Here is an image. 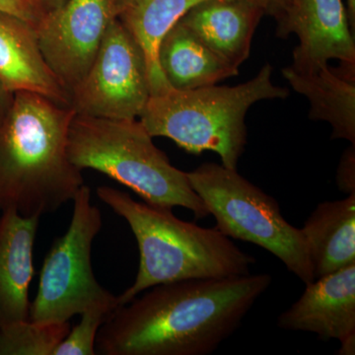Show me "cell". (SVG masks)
I'll use <instances>...</instances> for the list:
<instances>
[{
	"label": "cell",
	"instance_id": "obj_22",
	"mask_svg": "<svg viewBox=\"0 0 355 355\" xmlns=\"http://www.w3.org/2000/svg\"><path fill=\"white\" fill-rule=\"evenodd\" d=\"M0 11L17 16L34 25L38 24L44 16L31 0H0Z\"/></svg>",
	"mask_w": 355,
	"mask_h": 355
},
{
	"label": "cell",
	"instance_id": "obj_23",
	"mask_svg": "<svg viewBox=\"0 0 355 355\" xmlns=\"http://www.w3.org/2000/svg\"><path fill=\"white\" fill-rule=\"evenodd\" d=\"M251 1L260 7L263 13L273 16L279 23L284 17L291 0H251Z\"/></svg>",
	"mask_w": 355,
	"mask_h": 355
},
{
	"label": "cell",
	"instance_id": "obj_15",
	"mask_svg": "<svg viewBox=\"0 0 355 355\" xmlns=\"http://www.w3.org/2000/svg\"><path fill=\"white\" fill-rule=\"evenodd\" d=\"M284 78L310 103L311 120L323 121L333 128L331 139L355 144V67L340 64L298 71L287 67Z\"/></svg>",
	"mask_w": 355,
	"mask_h": 355
},
{
	"label": "cell",
	"instance_id": "obj_5",
	"mask_svg": "<svg viewBox=\"0 0 355 355\" xmlns=\"http://www.w3.org/2000/svg\"><path fill=\"white\" fill-rule=\"evenodd\" d=\"M137 120H111L76 114L67 139L70 162L79 170L101 172L128 187L144 202L191 210L196 219L209 216L191 188L187 172L177 169L153 144Z\"/></svg>",
	"mask_w": 355,
	"mask_h": 355
},
{
	"label": "cell",
	"instance_id": "obj_10",
	"mask_svg": "<svg viewBox=\"0 0 355 355\" xmlns=\"http://www.w3.org/2000/svg\"><path fill=\"white\" fill-rule=\"evenodd\" d=\"M292 33L299 40L292 69L311 71L331 60L355 67L354 32L343 0H291L277 34L287 37Z\"/></svg>",
	"mask_w": 355,
	"mask_h": 355
},
{
	"label": "cell",
	"instance_id": "obj_6",
	"mask_svg": "<svg viewBox=\"0 0 355 355\" xmlns=\"http://www.w3.org/2000/svg\"><path fill=\"white\" fill-rule=\"evenodd\" d=\"M191 188L207 205L222 234L253 243L282 261L305 286L314 282L309 250L301 229L288 223L279 205L237 170L203 163L187 172Z\"/></svg>",
	"mask_w": 355,
	"mask_h": 355
},
{
	"label": "cell",
	"instance_id": "obj_17",
	"mask_svg": "<svg viewBox=\"0 0 355 355\" xmlns=\"http://www.w3.org/2000/svg\"><path fill=\"white\" fill-rule=\"evenodd\" d=\"M157 57L163 76L170 87L176 90L216 85L239 72L181 22L173 26L165 35L159 44Z\"/></svg>",
	"mask_w": 355,
	"mask_h": 355
},
{
	"label": "cell",
	"instance_id": "obj_2",
	"mask_svg": "<svg viewBox=\"0 0 355 355\" xmlns=\"http://www.w3.org/2000/svg\"><path fill=\"white\" fill-rule=\"evenodd\" d=\"M76 113L44 96L15 92L0 127V210L23 216L57 211L84 184L67 154Z\"/></svg>",
	"mask_w": 355,
	"mask_h": 355
},
{
	"label": "cell",
	"instance_id": "obj_20",
	"mask_svg": "<svg viewBox=\"0 0 355 355\" xmlns=\"http://www.w3.org/2000/svg\"><path fill=\"white\" fill-rule=\"evenodd\" d=\"M116 306L97 305L84 311L81 320L58 345L53 355H95L98 331Z\"/></svg>",
	"mask_w": 355,
	"mask_h": 355
},
{
	"label": "cell",
	"instance_id": "obj_25",
	"mask_svg": "<svg viewBox=\"0 0 355 355\" xmlns=\"http://www.w3.org/2000/svg\"><path fill=\"white\" fill-rule=\"evenodd\" d=\"M31 1L44 15V14L60 8L67 0H31Z\"/></svg>",
	"mask_w": 355,
	"mask_h": 355
},
{
	"label": "cell",
	"instance_id": "obj_9",
	"mask_svg": "<svg viewBox=\"0 0 355 355\" xmlns=\"http://www.w3.org/2000/svg\"><path fill=\"white\" fill-rule=\"evenodd\" d=\"M121 9L120 0H67L36 25L42 55L69 95L90 69Z\"/></svg>",
	"mask_w": 355,
	"mask_h": 355
},
{
	"label": "cell",
	"instance_id": "obj_13",
	"mask_svg": "<svg viewBox=\"0 0 355 355\" xmlns=\"http://www.w3.org/2000/svg\"><path fill=\"white\" fill-rule=\"evenodd\" d=\"M0 80L13 92L44 96L69 107V92L40 50L36 25L0 11Z\"/></svg>",
	"mask_w": 355,
	"mask_h": 355
},
{
	"label": "cell",
	"instance_id": "obj_11",
	"mask_svg": "<svg viewBox=\"0 0 355 355\" xmlns=\"http://www.w3.org/2000/svg\"><path fill=\"white\" fill-rule=\"evenodd\" d=\"M300 298L279 315L282 330L316 334L338 340V354H355V263L305 286Z\"/></svg>",
	"mask_w": 355,
	"mask_h": 355
},
{
	"label": "cell",
	"instance_id": "obj_18",
	"mask_svg": "<svg viewBox=\"0 0 355 355\" xmlns=\"http://www.w3.org/2000/svg\"><path fill=\"white\" fill-rule=\"evenodd\" d=\"M205 0H130L119 19L139 44L148 69L151 96L171 89L158 64V48L173 26Z\"/></svg>",
	"mask_w": 355,
	"mask_h": 355
},
{
	"label": "cell",
	"instance_id": "obj_19",
	"mask_svg": "<svg viewBox=\"0 0 355 355\" xmlns=\"http://www.w3.org/2000/svg\"><path fill=\"white\" fill-rule=\"evenodd\" d=\"M70 330L67 323L41 324L31 320L0 329V355H53Z\"/></svg>",
	"mask_w": 355,
	"mask_h": 355
},
{
	"label": "cell",
	"instance_id": "obj_27",
	"mask_svg": "<svg viewBox=\"0 0 355 355\" xmlns=\"http://www.w3.org/2000/svg\"><path fill=\"white\" fill-rule=\"evenodd\" d=\"M130 0H120V3H121V8L123 9V7H125V4L128 3V2H130Z\"/></svg>",
	"mask_w": 355,
	"mask_h": 355
},
{
	"label": "cell",
	"instance_id": "obj_12",
	"mask_svg": "<svg viewBox=\"0 0 355 355\" xmlns=\"http://www.w3.org/2000/svg\"><path fill=\"white\" fill-rule=\"evenodd\" d=\"M39 216L14 210L0 216V329L29 320V289L34 268V246Z\"/></svg>",
	"mask_w": 355,
	"mask_h": 355
},
{
	"label": "cell",
	"instance_id": "obj_4",
	"mask_svg": "<svg viewBox=\"0 0 355 355\" xmlns=\"http://www.w3.org/2000/svg\"><path fill=\"white\" fill-rule=\"evenodd\" d=\"M272 70L266 64L239 85L171 88L150 96L140 123L153 137H167L195 155L212 151L220 156L224 167L237 170L247 144V112L254 103L289 95L286 88L273 84Z\"/></svg>",
	"mask_w": 355,
	"mask_h": 355
},
{
	"label": "cell",
	"instance_id": "obj_1",
	"mask_svg": "<svg viewBox=\"0 0 355 355\" xmlns=\"http://www.w3.org/2000/svg\"><path fill=\"white\" fill-rule=\"evenodd\" d=\"M272 282L268 273H249L151 287L109 315L98 331L96 354H212Z\"/></svg>",
	"mask_w": 355,
	"mask_h": 355
},
{
	"label": "cell",
	"instance_id": "obj_21",
	"mask_svg": "<svg viewBox=\"0 0 355 355\" xmlns=\"http://www.w3.org/2000/svg\"><path fill=\"white\" fill-rule=\"evenodd\" d=\"M336 184L347 196L355 193V144L343 153L336 171Z\"/></svg>",
	"mask_w": 355,
	"mask_h": 355
},
{
	"label": "cell",
	"instance_id": "obj_3",
	"mask_svg": "<svg viewBox=\"0 0 355 355\" xmlns=\"http://www.w3.org/2000/svg\"><path fill=\"white\" fill-rule=\"evenodd\" d=\"M97 196L128 222L139 250V272L132 286L116 296L119 306L159 284L246 275L256 263L216 228L181 220L172 209L137 202L111 187H99Z\"/></svg>",
	"mask_w": 355,
	"mask_h": 355
},
{
	"label": "cell",
	"instance_id": "obj_7",
	"mask_svg": "<svg viewBox=\"0 0 355 355\" xmlns=\"http://www.w3.org/2000/svg\"><path fill=\"white\" fill-rule=\"evenodd\" d=\"M73 214L65 234L51 245L44 258L29 320L36 323H67L97 305L119 307L118 297L100 286L93 272L91 253L102 228L100 210L91 203L83 184L73 198Z\"/></svg>",
	"mask_w": 355,
	"mask_h": 355
},
{
	"label": "cell",
	"instance_id": "obj_8",
	"mask_svg": "<svg viewBox=\"0 0 355 355\" xmlns=\"http://www.w3.org/2000/svg\"><path fill=\"white\" fill-rule=\"evenodd\" d=\"M150 96L144 51L116 18L90 69L69 91V108L80 116L137 120Z\"/></svg>",
	"mask_w": 355,
	"mask_h": 355
},
{
	"label": "cell",
	"instance_id": "obj_24",
	"mask_svg": "<svg viewBox=\"0 0 355 355\" xmlns=\"http://www.w3.org/2000/svg\"><path fill=\"white\" fill-rule=\"evenodd\" d=\"M15 92L0 80V127L12 108Z\"/></svg>",
	"mask_w": 355,
	"mask_h": 355
},
{
	"label": "cell",
	"instance_id": "obj_14",
	"mask_svg": "<svg viewBox=\"0 0 355 355\" xmlns=\"http://www.w3.org/2000/svg\"><path fill=\"white\" fill-rule=\"evenodd\" d=\"M263 11L251 0H205L179 22L231 67L249 58L252 39Z\"/></svg>",
	"mask_w": 355,
	"mask_h": 355
},
{
	"label": "cell",
	"instance_id": "obj_16",
	"mask_svg": "<svg viewBox=\"0 0 355 355\" xmlns=\"http://www.w3.org/2000/svg\"><path fill=\"white\" fill-rule=\"evenodd\" d=\"M301 231L315 279L355 263V193L319 203Z\"/></svg>",
	"mask_w": 355,
	"mask_h": 355
},
{
	"label": "cell",
	"instance_id": "obj_26",
	"mask_svg": "<svg viewBox=\"0 0 355 355\" xmlns=\"http://www.w3.org/2000/svg\"><path fill=\"white\" fill-rule=\"evenodd\" d=\"M347 15L352 27V31L354 32L355 28V0H347Z\"/></svg>",
	"mask_w": 355,
	"mask_h": 355
}]
</instances>
